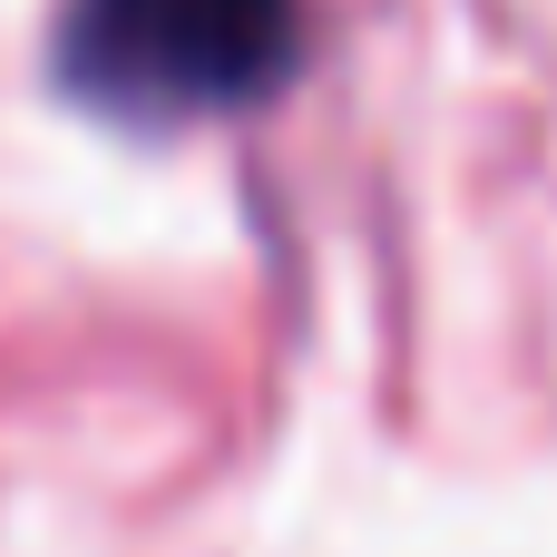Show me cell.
Wrapping results in <instances>:
<instances>
[{"mask_svg": "<svg viewBox=\"0 0 557 557\" xmlns=\"http://www.w3.org/2000/svg\"><path fill=\"white\" fill-rule=\"evenodd\" d=\"M304 39V0H69L59 78L137 127L255 108Z\"/></svg>", "mask_w": 557, "mask_h": 557, "instance_id": "cell-1", "label": "cell"}]
</instances>
